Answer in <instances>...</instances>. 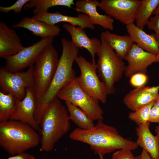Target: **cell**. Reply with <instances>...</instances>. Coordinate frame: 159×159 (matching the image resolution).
Segmentation results:
<instances>
[{"instance_id":"6da1fadb","label":"cell","mask_w":159,"mask_h":159,"mask_svg":"<svg viewBox=\"0 0 159 159\" xmlns=\"http://www.w3.org/2000/svg\"><path fill=\"white\" fill-rule=\"evenodd\" d=\"M69 137L72 140L88 144L94 153L99 155L104 156L122 149L134 150L138 147L136 141L123 137L115 127L105 124L101 120H97L92 128L74 129Z\"/></svg>"},{"instance_id":"7a4b0ae2","label":"cell","mask_w":159,"mask_h":159,"mask_svg":"<svg viewBox=\"0 0 159 159\" xmlns=\"http://www.w3.org/2000/svg\"><path fill=\"white\" fill-rule=\"evenodd\" d=\"M62 54L50 85L44 95L36 102L34 115L35 120L39 122L43 113L48 105L57 97L59 92L76 78L73 68L74 62L78 57L79 48L71 41L66 38L61 39Z\"/></svg>"},{"instance_id":"3957f363","label":"cell","mask_w":159,"mask_h":159,"mask_svg":"<svg viewBox=\"0 0 159 159\" xmlns=\"http://www.w3.org/2000/svg\"><path fill=\"white\" fill-rule=\"evenodd\" d=\"M70 120L66 107L56 97L47 107L41 118V151L53 149L55 144L69 130Z\"/></svg>"},{"instance_id":"277c9868","label":"cell","mask_w":159,"mask_h":159,"mask_svg":"<svg viewBox=\"0 0 159 159\" xmlns=\"http://www.w3.org/2000/svg\"><path fill=\"white\" fill-rule=\"evenodd\" d=\"M36 130L28 125L12 120L0 122V146L11 155L34 148L40 139Z\"/></svg>"},{"instance_id":"5b68a950","label":"cell","mask_w":159,"mask_h":159,"mask_svg":"<svg viewBox=\"0 0 159 159\" xmlns=\"http://www.w3.org/2000/svg\"><path fill=\"white\" fill-rule=\"evenodd\" d=\"M101 45L97 53V71L101 81L105 86L108 95L116 91L115 83L121 78L126 66L123 61L100 37Z\"/></svg>"},{"instance_id":"8992f818","label":"cell","mask_w":159,"mask_h":159,"mask_svg":"<svg viewBox=\"0 0 159 159\" xmlns=\"http://www.w3.org/2000/svg\"><path fill=\"white\" fill-rule=\"evenodd\" d=\"M59 60L58 53L52 44L45 47L38 57L34 66L32 87L36 102L42 98L49 88Z\"/></svg>"},{"instance_id":"52a82bcc","label":"cell","mask_w":159,"mask_h":159,"mask_svg":"<svg viewBox=\"0 0 159 159\" xmlns=\"http://www.w3.org/2000/svg\"><path fill=\"white\" fill-rule=\"evenodd\" d=\"M57 97L80 108L94 120H104L103 112L99 101L85 92L79 86L76 78L59 92Z\"/></svg>"},{"instance_id":"ba28073f","label":"cell","mask_w":159,"mask_h":159,"mask_svg":"<svg viewBox=\"0 0 159 159\" xmlns=\"http://www.w3.org/2000/svg\"><path fill=\"white\" fill-rule=\"evenodd\" d=\"M75 62L80 71L76 79L80 87L94 98L105 103L108 95L105 85L97 74L96 62L87 61L80 56Z\"/></svg>"},{"instance_id":"9c48e42d","label":"cell","mask_w":159,"mask_h":159,"mask_svg":"<svg viewBox=\"0 0 159 159\" xmlns=\"http://www.w3.org/2000/svg\"><path fill=\"white\" fill-rule=\"evenodd\" d=\"M34 68L33 65L26 71L11 72L6 70L4 66L1 67L0 69V91L5 93H11L19 100L23 99L26 88L33 87Z\"/></svg>"},{"instance_id":"30bf717a","label":"cell","mask_w":159,"mask_h":159,"mask_svg":"<svg viewBox=\"0 0 159 159\" xmlns=\"http://www.w3.org/2000/svg\"><path fill=\"white\" fill-rule=\"evenodd\" d=\"M54 37L42 38L32 45L24 47L15 54L3 57L6 61L5 68L10 72H15L33 65L42 51L52 44Z\"/></svg>"},{"instance_id":"8fae6325","label":"cell","mask_w":159,"mask_h":159,"mask_svg":"<svg viewBox=\"0 0 159 159\" xmlns=\"http://www.w3.org/2000/svg\"><path fill=\"white\" fill-rule=\"evenodd\" d=\"M140 2L138 0H102L98 7L106 14L126 26L135 21Z\"/></svg>"},{"instance_id":"7c38bea8","label":"cell","mask_w":159,"mask_h":159,"mask_svg":"<svg viewBox=\"0 0 159 159\" xmlns=\"http://www.w3.org/2000/svg\"><path fill=\"white\" fill-rule=\"evenodd\" d=\"M26 92L25 97L22 100L16 99V110L9 120L20 121L38 130L40 129V127L34 117L36 101L32 87L26 88Z\"/></svg>"},{"instance_id":"4fadbf2b","label":"cell","mask_w":159,"mask_h":159,"mask_svg":"<svg viewBox=\"0 0 159 159\" xmlns=\"http://www.w3.org/2000/svg\"><path fill=\"white\" fill-rule=\"evenodd\" d=\"M156 55L148 52L134 43L125 57L127 61L124 74L130 77L138 73H145L148 67L156 62Z\"/></svg>"},{"instance_id":"5bb4252c","label":"cell","mask_w":159,"mask_h":159,"mask_svg":"<svg viewBox=\"0 0 159 159\" xmlns=\"http://www.w3.org/2000/svg\"><path fill=\"white\" fill-rule=\"evenodd\" d=\"M32 17L52 25L64 22L77 26L83 29L87 28L93 30L95 28V25L92 23L89 17L83 14H80L76 16H73L64 15L59 12H49L47 11L34 14Z\"/></svg>"},{"instance_id":"9a60e30c","label":"cell","mask_w":159,"mask_h":159,"mask_svg":"<svg viewBox=\"0 0 159 159\" xmlns=\"http://www.w3.org/2000/svg\"><path fill=\"white\" fill-rule=\"evenodd\" d=\"M100 2L97 0H79L75 3V10L78 13L87 15L92 23L98 25L104 29L112 30L114 19L106 14H101L97 11Z\"/></svg>"},{"instance_id":"2e32d148","label":"cell","mask_w":159,"mask_h":159,"mask_svg":"<svg viewBox=\"0 0 159 159\" xmlns=\"http://www.w3.org/2000/svg\"><path fill=\"white\" fill-rule=\"evenodd\" d=\"M62 26L69 33L73 43L79 49L84 48L87 49L91 56L92 61L96 62L95 56L100 49L101 40L96 37L89 38L84 29L79 27L67 23L64 24Z\"/></svg>"},{"instance_id":"e0dca14e","label":"cell","mask_w":159,"mask_h":159,"mask_svg":"<svg viewBox=\"0 0 159 159\" xmlns=\"http://www.w3.org/2000/svg\"><path fill=\"white\" fill-rule=\"evenodd\" d=\"M24 47L16 32L0 22V57L15 54Z\"/></svg>"},{"instance_id":"ac0fdd59","label":"cell","mask_w":159,"mask_h":159,"mask_svg":"<svg viewBox=\"0 0 159 159\" xmlns=\"http://www.w3.org/2000/svg\"><path fill=\"white\" fill-rule=\"evenodd\" d=\"M126 29L134 43L139 47L156 55L159 53V41L155 34H147L134 23L126 25Z\"/></svg>"},{"instance_id":"d6986e66","label":"cell","mask_w":159,"mask_h":159,"mask_svg":"<svg viewBox=\"0 0 159 159\" xmlns=\"http://www.w3.org/2000/svg\"><path fill=\"white\" fill-rule=\"evenodd\" d=\"M150 122L138 125L135 131L137 138L136 141L140 146L150 155L152 159H159V138L150 132Z\"/></svg>"},{"instance_id":"ffe728a7","label":"cell","mask_w":159,"mask_h":159,"mask_svg":"<svg viewBox=\"0 0 159 159\" xmlns=\"http://www.w3.org/2000/svg\"><path fill=\"white\" fill-rule=\"evenodd\" d=\"M14 28H23L31 31L34 35L42 38L54 37L59 35L61 31L57 25H52L32 17L23 18L13 25Z\"/></svg>"},{"instance_id":"44dd1931","label":"cell","mask_w":159,"mask_h":159,"mask_svg":"<svg viewBox=\"0 0 159 159\" xmlns=\"http://www.w3.org/2000/svg\"><path fill=\"white\" fill-rule=\"evenodd\" d=\"M158 99L159 94L150 92L144 86L136 88L130 91L124 97L123 102L128 108L134 111Z\"/></svg>"},{"instance_id":"7402d4cb","label":"cell","mask_w":159,"mask_h":159,"mask_svg":"<svg viewBox=\"0 0 159 159\" xmlns=\"http://www.w3.org/2000/svg\"><path fill=\"white\" fill-rule=\"evenodd\" d=\"M110 47L122 59H124L134 43L129 35H120L112 33L109 30L100 34Z\"/></svg>"},{"instance_id":"603a6c76","label":"cell","mask_w":159,"mask_h":159,"mask_svg":"<svg viewBox=\"0 0 159 159\" xmlns=\"http://www.w3.org/2000/svg\"><path fill=\"white\" fill-rule=\"evenodd\" d=\"M65 102L70 120L78 128L87 130L95 126L94 120L83 111L69 102Z\"/></svg>"},{"instance_id":"cb8c5ba5","label":"cell","mask_w":159,"mask_h":159,"mask_svg":"<svg viewBox=\"0 0 159 159\" xmlns=\"http://www.w3.org/2000/svg\"><path fill=\"white\" fill-rule=\"evenodd\" d=\"M75 4L73 0H30L24 6L25 9H33L34 14L47 11L50 8L56 6L72 8Z\"/></svg>"},{"instance_id":"d4e9b609","label":"cell","mask_w":159,"mask_h":159,"mask_svg":"<svg viewBox=\"0 0 159 159\" xmlns=\"http://www.w3.org/2000/svg\"><path fill=\"white\" fill-rule=\"evenodd\" d=\"M159 4V0H142L137 11L135 25L143 29Z\"/></svg>"},{"instance_id":"484cf974","label":"cell","mask_w":159,"mask_h":159,"mask_svg":"<svg viewBox=\"0 0 159 159\" xmlns=\"http://www.w3.org/2000/svg\"><path fill=\"white\" fill-rule=\"evenodd\" d=\"M16 99L11 93H5L0 91V121L9 120L16 112Z\"/></svg>"},{"instance_id":"4316f807","label":"cell","mask_w":159,"mask_h":159,"mask_svg":"<svg viewBox=\"0 0 159 159\" xmlns=\"http://www.w3.org/2000/svg\"><path fill=\"white\" fill-rule=\"evenodd\" d=\"M156 101H154L135 111L130 112L128 114V118L134 122L137 126L146 123L148 122L150 110Z\"/></svg>"},{"instance_id":"83f0119b","label":"cell","mask_w":159,"mask_h":159,"mask_svg":"<svg viewBox=\"0 0 159 159\" xmlns=\"http://www.w3.org/2000/svg\"><path fill=\"white\" fill-rule=\"evenodd\" d=\"M130 78V85L136 88L144 86L148 80L147 76L143 73H135Z\"/></svg>"},{"instance_id":"f1b7e54d","label":"cell","mask_w":159,"mask_h":159,"mask_svg":"<svg viewBox=\"0 0 159 159\" xmlns=\"http://www.w3.org/2000/svg\"><path fill=\"white\" fill-rule=\"evenodd\" d=\"M30 0H17L12 5L8 7L0 6V11L7 13L11 11H14L15 13H19L22 8Z\"/></svg>"},{"instance_id":"f546056e","label":"cell","mask_w":159,"mask_h":159,"mask_svg":"<svg viewBox=\"0 0 159 159\" xmlns=\"http://www.w3.org/2000/svg\"><path fill=\"white\" fill-rule=\"evenodd\" d=\"M132 150L128 149L118 150L112 154L111 159H135Z\"/></svg>"},{"instance_id":"4dcf8cb0","label":"cell","mask_w":159,"mask_h":159,"mask_svg":"<svg viewBox=\"0 0 159 159\" xmlns=\"http://www.w3.org/2000/svg\"><path fill=\"white\" fill-rule=\"evenodd\" d=\"M146 25L149 29L155 32L156 37L159 41V14L151 16Z\"/></svg>"},{"instance_id":"1f68e13d","label":"cell","mask_w":159,"mask_h":159,"mask_svg":"<svg viewBox=\"0 0 159 159\" xmlns=\"http://www.w3.org/2000/svg\"><path fill=\"white\" fill-rule=\"evenodd\" d=\"M148 122L159 123V107L155 104L150 110Z\"/></svg>"},{"instance_id":"d6a6232c","label":"cell","mask_w":159,"mask_h":159,"mask_svg":"<svg viewBox=\"0 0 159 159\" xmlns=\"http://www.w3.org/2000/svg\"><path fill=\"white\" fill-rule=\"evenodd\" d=\"M32 155L25 152L11 155L6 159H31Z\"/></svg>"},{"instance_id":"836d02e7","label":"cell","mask_w":159,"mask_h":159,"mask_svg":"<svg viewBox=\"0 0 159 159\" xmlns=\"http://www.w3.org/2000/svg\"><path fill=\"white\" fill-rule=\"evenodd\" d=\"M135 159H152V158L149 153L143 149L140 155L135 157Z\"/></svg>"},{"instance_id":"e575fe53","label":"cell","mask_w":159,"mask_h":159,"mask_svg":"<svg viewBox=\"0 0 159 159\" xmlns=\"http://www.w3.org/2000/svg\"><path fill=\"white\" fill-rule=\"evenodd\" d=\"M155 131L156 133V135L159 138V123H158V125L156 127Z\"/></svg>"},{"instance_id":"d590c367","label":"cell","mask_w":159,"mask_h":159,"mask_svg":"<svg viewBox=\"0 0 159 159\" xmlns=\"http://www.w3.org/2000/svg\"><path fill=\"white\" fill-rule=\"evenodd\" d=\"M153 14H159V4L153 12Z\"/></svg>"},{"instance_id":"8d00e7d4","label":"cell","mask_w":159,"mask_h":159,"mask_svg":"<svg viewBox=\"0 0 159 159\" xmlns=\"http://www.w3.org/2000/svg\"><path fill=\"white\" fill-rule=\"evenodd\" d=\"M156 62L159 63V53L156 55Z\"/></svg>"},{"instance_id":"74e56055","label":"cell","mask_w":159,"mask_h":159,"mask_svg":"<svg viewBox=\"0 0 159 159\" xmlns=\"http://www.w3.org/2000/svg\"><path fill=\"white\" fill-rule=\"evenodd\" d=\"M99 155V156L100 159H104L103 155Z\"/></svg>"},{"instance_id":"f35d334b","label":"cell","mask_w":159,"mask_h":159,"mask_svg":"<svg viewBox=\"0 0 159 159\" xmlns=\"http://www.w3.org/2000/svg\"><path fill=\"white\" fill-rule=\"evenodd\" d=\"M31 159H36L35 157L32 155H31Z\"/></svg>"}]
</instances>
